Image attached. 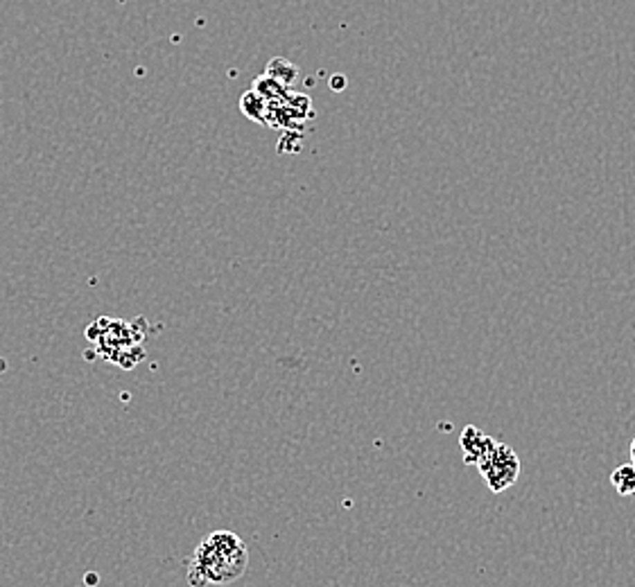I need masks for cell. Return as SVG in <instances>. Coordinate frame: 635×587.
I'll return each instance as SVG.
<instances>
[{"label":"cell","mask_w":635,"mask_h":587,"mask_svg":"<svg viewBox=\"0 0 635 587\" xmlns=\"http://www.w3.org/2000/svg\"><path fill=\"white\" fill-rule=\"evenodd\" d=\"M249 551L233 531H213L197 545L188 563V583L193 587L229 585L244 574Z\"/></svg>","instance_id":"1"},{"label":"cell","mask_w":635,"mask_h":587,"mask_svg":"<svg viewBox=\"0 0 635 587\" xmlns=\"http://www.w3.org/2000/svg\"><path fill=\"white\" fill-rule=\"evenodd\" d=\"M91 325L100 330V336H91V341H98L100 352L114 364L132 368L138 364V359H143V334L134 323L116 321V318H98Z\"/></svg>","instance_id":"2"},{"label":"cell","mask_w":635,"mask_h":587,"mask_svg":"<svg viewBox=\"0 0 635 587\" xmlns=\"http://www.w3.org/2000/svg\"><path fill=\"white\" fill-rule=\"evenodd\" d=\"M477 470L482 474V479L486 481L488 490H491L493 495H500L518 481L520 459H518V454L513 452L511 445L495 443L493 452L477 465Z\"/></svg>","instance_id":"3"},{"label":"cell","mask_w":635,"mask_h":587,"mask_svg":"<svg viewBox=\"0 0 635 587\" xmlns=\"http://www.w3.org/2000/svg\"><path fill=\"white\" fill-rule=\"evenodd\" d=\"M495 443H497V440L488 436L486 431H482L475 425H468L466 429L461 431V436H459V445H461V452H463V463L477 468V465L493 452Z\"/></svg>","instance_id":"4"},{"label":"cell","mask_w":635,"mask_h":587,"mask_svg":"<svg viewBox=\"0 0 635 587\" xmlns=\"http://www.w3.org/2000/svg\"><path fill=\"white\" fill-rule=\"evenodd\" d=\"M240 111L249 118L253 120V123H260V125H267V114H269V102L258 95L253 89L247 91L242 98H240Z\"/></svg>","instance_id":"5"},{"label":"cell","mask_w":635,"mask_h":587,"mask_svg":"<svg viewBox=\"0 0 635 587\" xmlns=\"http://www.w3.org/2000/svg\"><path fill=\"white\" fill-rule=\"evenodd\" d=\"M287 89H289V86L280 84L278 80H274V77L267 75V73H262L260 77H256V82H253V91L258 93V95H262V98L267 100V102H283L289 95Z\"/></svg>","instance_id":"6"},{"label":"cell","mask_w":635,"mask_h":587,"mask_svg":"<svg viewBox=\"0 0 635 587\" xmlns=\"http://www.w3.org/2000/svg\"><path fill=\"white\" fill-rule=\"evenodd\" d=\"M611 483L620 497H633L635 495V465L624 463L620 468H615L611 474Z\"/></svg>","instance_id":"7"},{"label":"cell","mask_w":635,"mask_h":587,"mask_svg":"<svg viewBox=\"0 0 635 587\" xmlns=\"http://www.w3.org/2000/svg\"><path fill=\"white\" fill-rule=\"evenodd\" d=\"M267 75H271L274 80H278L280 84H285V86H292L294 84V80L298 77V68L292 64V62H287V59H280V57H274L271 62L267 64V71H265Z\"/></svg>","instance_id":"8"},{"label":"cell","mask_w":635,"mask_h":587,"mask_svg":"<svg viewBox=\"0 0 635 587\" xmlns=\"http://www.w3.org/2000/svg\"><path fill=\"white\" fill-rule=\"evenodd\" d=\"M629 454H631V463L635 465V438L631 440V447H629Z\"/></svg>","instance_id":"9"}]
</instances>
